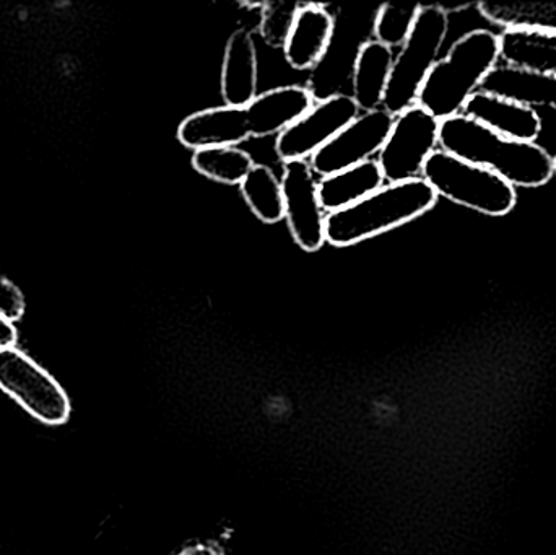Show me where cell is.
Returning <instances> with one entry per match:
<instances>
[{
    "label": "cell",
    "mask_w": 556,
    "mask_h": 555,
    "mask_svg": "<svg viewBox=\"0 0 556 555\" xmlns=\"http://www.w3.org/2000/svg\"><path fill=\"white\" fill-rule=\"evenodd\" d=\"M440 147L456 159L492 169L515 188H541L555 176L554 156L544 147L500 136L463 113L440 121Z\"/></svg>",
    "instance_id": "6da1fadb"
},
{
    "label": "cell",
    "mask_w": 556,
    "mask_h": 555,
    "mask_svg": "<svg viewBox=\"0 0 556 555\" xmlns=\"http://www.w3.org/2000/svg\"><path fill=\"white\" fill-rule=\"evenodd\" d=\"M500 61V38L490 29H473L460 36L446 58L431 68L418 94L420 104L437 119L463 113L473 93L495 71Z\"/></svg>",
    "instance_id": "7a4b0ae2"
},
{
    "label": "cell",
    "mask_w": 556,
    "mask_h": 555,
    "mask_svg": "<svg viewBox=\"0 0 556 555\" xmlns=\"http://www.w3.org/2000/svg\"><path fill=\"white\" fill-rule=\"evenodd\" d=\"M440 195L424 178L384 185L368 198L327 214L326 243L352 247L430 212Z\"/></svg>",
    "instance_id": "3957f363"
},
{
    "label": "cell",
    "mask_w": 556,
    "mask_h": 555,
    "mask_svg": "<svg viewBox=\"0 0 556 555\" xmlns=\"http://www.w3.org/2000/svg\"><path fill=\"white\" fill-rule=\"evenodd\" d=\"M447 29L450 16L444 7H420L410 36L394 58L382 110L395 117L417 104L421 87L438 62Z\"/></svg>",
    "instance_id": "277c9868"
},
{
    "label": "cell",
    "mask_w": 556,
    "mask_h": 555,
    "mask_svg": "<svg viewBox=\"0 0 556 555\" xmlns=\"http://www.w3.org/2000/svg\"><path fill=\"white\" fill-rule=\"evenodd\" d=\"M421 178L441 198L490 217L508 215L518 204L515 186L502 176L443 150H437L427 160Z\"/></svg>",
    "instance_id": "5b68a950"
},
{
    "label": "cell",
    "mask_w": 556,
    "mask_h": 555,
    "mask_svg": "<svg viewBox=\"0 0 556 555\" xmlns=\"http://www.w3.org/2000/svg\"><path fill=\"white\" fill-rule=\"evenodd\" d=\"M0 390L46 426L71 419V398L58 380L16 348L0 351Z\"/></svg>",
    "instance_id": "8992f818"
},
{
    "label": "cell",
    "mask_w": 556,
    "mask_h": 555,
    "mask_svg": "<svg viewBox=\"0 0 556 555\" xmlns=\"http://www.w3.org/2000/svg\"><path fill=\"white\" fill-rule=\"evenodd\" d=\"M440 146V119L420 104L395 116L378 163L386 185L421 178L425 163Z\"/></svg>",
    "instance_id": "52a82bcc"
},
{
    "label": "cell",
    "mask_w": 556,
    "mask_h": 555,
    "mask_svg": "<svg viewBox=\"0 0 556 555\" xmlns=\"http://www.w3.org/2000/svg\"><path fill=\"white\" fill-rule=\"evenodd\" d=\"M359 116L350 94L336 93L314 103L293 126L277 137L276 153L283 163L309 160Z\"/></svg>",
    "instance_id": "ba28073f"
},
{
    "label": "cell",
    "mask_w": 556,
    "mask_h": 555,
    "mask_svg": "<svg viewBox=\"0 0 556 555\" xmlns=\"http://www.w3.org/2000/svg\"><path fill=\"white\" fill-rule=\"evenodd\" d=\"M280 182L285 218L294 243L306 253H316L326 243L327 214L320 205L317 192L319 181L309 160L283 163Z\"/></svg>",
    "instance_id": "9c48e42d"
},
{
    "label": "cell",
    "mask_w": 556,
    "mask_h": 555,
    "mask_svg": "<svg viewBox=\"0 0 556 555\" xmlns=\"http://www.w3.org/2000/svg\"><path fill=\"white\" fill-rule=\"evenodd\" d=\"M395 117L386 110L359 114L327 146L309 159L314 175L326 178L378 155L388 140Z\"/></svg>",
    "instance_id": "30bf717a"
},
{
    "label": "cell",
    "mask_w": 556,
    "mask_h": 555,
    "mask_svg": "<svg viewBox=\"0 0 556 555\" xmlns=\"http://www.w3.org/2000/svg\"><path fill=\"white\" fill-rule=\"evenodd\" d=\"M336 20L319 3H300L290 31L285 38L283 54L294 71L316 67L329 51Z\"/></svg>",
    "instance_id": "8fae6325"
},
{
    "label": "cell",
    "mask_w": 556,
    "mask_h": 555,
    "mask_svg": "<svg viewBox=\"0 0 556 555\" xmlns=\"http://www.w3.org/2000/svg\"><path fill=\"white\" fill-rule=\"evenodd\" d=\"M463 114L500 136L519 142H535L542 133L538 110L490 91L473 93L464 106Z\"/></svg>",
    "instance_id": "7c38bea8"
},
{
    "label": "cell",
    "mask_w": 556,
    "mask_h": 555,
    "mask_svg": "<svg viewBox=\"0 0 556 555\" xmlns=\"http://www.w3.org/2000/svg\"><path fill=\"white\" fill-rule=\"evenodd\" d=\"M313 106V91L303 85H285L264 91L244 108L251 137L280 136Z\"/></svg>",
    "instance_id": "4fadbf2b"
},
{
    "label": "cell",
    "mask_w": 556,
    "mask_h": 555,
    "mask_svg": "<svg viewBox=\"0 0 556 555\" xmlns=\"http://www.w3.org/2000/svg\"><path fill=\"white\" fill-rule=\"evenodd\" d=\"M178 139L186 149L238 147L251 139L244 108L215 106L189 114L178 127Z\"/></svg>",
    "instance_id": "5bb4252c"
},
{
    "label": "cell",
    "mask_w": 556,
    "mask_h": 555,
    "mask_svg": "<svg viewBox=\"0 0 556 555\" xmlns=\"http://www.w3.org/2000/svg\"><path fill=\"white\" fill-rule=\"evenodd\" d=\"M260 62L256 42L248 29H237L225 46L222 98L227 106L247 108L257 97Z\"/></svg>",
    "instance_id": "9a60e30c"
},
{
    "label": "cell",
    "mask_w": 556,
    "mask_h": 555,
    "mask_svg": "<svg viewBox=\"0 0 556 555\" xmlns=\"http://www.w3.org/2000/svg\"><path fill=\"white\" fill-rule=\"evenodd\" d=\"M394 58V49L376 39L359 46L353 62L352 98L363 113L381 110Z\"/></svg>",
    "instance_id": "2e32d148"
},
{
    "label": "cell",
    "mask_w": 556,
    "mask_h": 555,
    "mask_svg": "<svg viewBox=\"0 0 556 555\" xmlns=\"http://www.w3.org/2000/svg\"><path fill=\"white\" fill-rule=\"evenodd\" d=\"M500 59L505 65L541 77H556V33L505 29Z\"/></svg>",
    "instance_id": "e0dca14e"
},
{
    "label": "cell",
    "mask_w": 556,
    "mask_h": 555,
    "mask_svg": "<svg viewBox=\"0 0 556 555\" xmlns=\"http://www.w3.org/2000/svg\"><path fill=\"white\" fill-rule=\"evenodd\" d=\"M386 185L378 160H368L353 168L320 178L317 185L320 205L326 214L342 211L371 195Z\"/></svg>",
    "instance_id": "ac0fdd59"
},
{
    "label": "cell",
    "mask_w": 556,
    "mask_h": 555,
    "mask_svg": "<svg viewBox=\"0 0 556 555\" xmlns=\"http://www.w3.org/2000/svg\"><path fill=\"white\" fill-rule=\"evenodd\" d=\"M480 90L509 98L528 106L556 110V77L528 74L508 65H496Z\"/></svg>",
    "instance_id": "d6986e66"
},
{
    "label": "cell",
    "mask_w": 556,
    "mask_h": 555,
    "mask_svg": "<svg viewBox=\"0 0 556 555\" xmlns=\"http://www.w3.org/2000/svg\"><path fill=\"white\" fill-rule=\"evenodd\" d=\"M477 9L489 22L505 29L556 33V0L480 2Z\"/></svg>",
    "instance_id": "ffe728a7"
},
{
    "label": "cell",
    "mask_w": 556,
    "mask_h": 555,
    "mask_svg": "<svg viewBox=\"0 0 556 555\" xmlns=\"http://www.w3.org/2000/svg\"><path fill=\"white\" fill-rule=\"evenodd\" d=\"M248 207L261 222L278 224L285 218L283 191L270 166L254 165L240 185Z\"/></svg>",
    "instance_id": "44dd1931"
},
{
    "label": "cell",
    "mask_w": 556,
    "mask_h": 555,
    "mask_svg": "<svg viewBox=\"0 0 556 555\" xmlns=\"http://www.w3.org/2000/svg\"><path fill=\"white\" fill-rule=\"evenodd\" d=\"M191 162L199 175L228 186L241 185L256 165L253 156L240 147L195 150Z\"/></svg>",
    "instance_id": "7402d4cb"
},
{
    "label": "cell",
    "mask_w": 556,
    "mask_h": 555,
    "mask_svg": "<svg viewBox=\"0 0 556 555\" xmlns=\"http://www.w3.org/2000/svg\"><path fill=\"white\" fill-rule=\"evenodd\" d=\"M421 3L410 5H395V3H382L376 13L375 39L388 48H402L410 36L415 20L420 12Z\"/></svg>",
    "instance_id": "603a6c76"
},
{
    "label": "cell",
    "mask_w": 556,
    "mask_h": 555,
    "mask_svg": "<svg viewBox=\"0 0 556 555\" xmlns=\"http://www.w3.org/2000/svg\"><path fill=\"white\" fill-rule=\"evenodd\" d=\"M26 302L22 290L0 273V316L15 323L25 315Z\"/></svg>",
    "instance_id": "cb8c5ba5"
},
{
    "label": "cell",
    "mask_w": 556,
    "mask_h": 555,
    "mask_svg": "<svg viewBox=\"0 0 556 555\" xmlns=\"http://www.w3.org/2000/svg\"><path fill=\"white\" fill-rule=\"evenodd\" d=\"M18 331H16L15 323L0 316V351L7 348H15Z\"/></svg>",
    "instance_id": "d4e9b609"
},
{
    "label": "cell",
    "mask_w": 556,
    "mask_h": 555,
    "mask_svg": "<svg viewBox=\"0 0 556 555\" xmlns=\"http://www.w3.org/2000/svg\"><path fill=\"white\" fill-rule=\"evenodd\" d=\"M178 555H225L217 543H195L185 547Z\"/></svg>",
    "instance_id": "484cf974"
},
{
    "label": "cell",
    "mask_w": 556,
    "mask_h": 555,
    "mask_svg": "<svg viewBox=\"0 0 556 555\" xmlns=\"http://www.w3.org/2000/svg\"><path fill=\"white\" fill-rule=\"evenodd\" d=\"M555 176H556V155L554 156Z\"/></svg>",
    "instance_id": "4316f807"
}]
</instances>
